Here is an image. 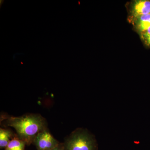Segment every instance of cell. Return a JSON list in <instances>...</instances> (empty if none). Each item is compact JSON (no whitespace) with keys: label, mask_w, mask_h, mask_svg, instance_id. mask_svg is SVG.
Masks as SVG:
<instances>
[{"label":"cell","mask_w":150,"mask_h":150,"mask_svg":"<svg viewBox=\"0 0 150 150\" xmlns=\"http://www.w3.org/2000/svg\"><path fill=\"white\" fill-rule=\"evenodd\" d=\"M5 122L7 126L15 129L17 137L24 141L27 145L33 143L38 134L47 129L46 120L38 114L7 117Z\"/></svg>","instance_id":"cell-1"},{"label":"cell","mask_w":150,"mask_h":150,"mask_svg":"<svg viewBox=\"0 0 150 150\" xmlns=\"http://www.w3.org/2000/svg\"><path fill=\"white\" fill-rule=\"evenodd\" d=\"M63 144L65 150H97L95 141L85 131L74 132Z\"/></svg>","instance_id":"cell-2"},{"label":"cell","mask_w":150,"mask_h":150,"mask_svg":"<svg viewBox=\"0 0 150 150\" xmlns=\"http://www.w3.org/2000/svg\"><path fill=\"white\" fill-rule=\"evenodd\" d=\"M33 144L37 150H51L59 146L60 143L46 129L38 134Z\"/></svg>","instance_id":"cell-3"},{"label":"cell","mask_w":150,"mask_h":150,"mask_svg":"<svg viewBox=\"0 0 150 150\" xmlns=\"http://www.w3.org/2000/svg\"><path fill=\"white\" fill-rule=\"evenodd\" d=\"M131 18L150 13V1H134L131 6Z\"/></svg>","instance_id":"cell-4"},{"label":"cell","mask_w":150,"mask_h":150,"mask_svg":"<svg viewBox=\"0 0 150 150\" xmlns=\"http://www.w3.org/2000/svg\"><path fill=\"white\" fill-rule=\"evenodd\" d=\"M130 19L135 28L140 33L150 27V13Z\"/></svg>","instance_id":"cell-5"},{"label":"cell","mask_w":150,"mask_h":150,"mask_svg":"<svg viewBox=\"0 0 150 150\" xmlns=\"http://www.w3.org/2000/svg\"><path fill=\"white\" fill-rule=\"evenodd\" d=\"M10 130L1 128L0 129V148L5 149L12 139L15 138Z\"/></svg>","instance_id":"cell-6"},{"label":"cell","mask_w":150,"mask_h":150,"mask_svg":"<svg viewBox=\"0 0 150 150\" xmlns=\"http://www.w3.org/2000/svg\"><path fill=\"white\" fill-rule=\"evenodd\" d=\"M26 145L24 141L15 137L11 140L4 150H25Z\"/></svg>","instance_id":"cell-7"},{"label":"cell","mask_w":150,"mask_h":150,"mask_svg":"<svg viewBox=\"0 0 150 150\" xmlns=\"http://www.w3.org/2000/svg\"><path fill=\"white\" fill-rule=\"evenodd\" d=\"M140 34L141 38L145 44L148 46H150V27Z\"/></svg>","instance_id":"cell-8"},{"label":"cell","mask_w":150,"mask_h":150,"mask_svg":"<svg viewBox=\"0 0 150 150\" xmlns=\"http://www.w3.org/2000/svg\"><path fill=\"white\" fill-rule=\"evenodd\" d=\"M51 150H65L64 146V144H60L59 146L52 149Z\"/></svg>","instance_id":"cell-9"}]
</instances>
